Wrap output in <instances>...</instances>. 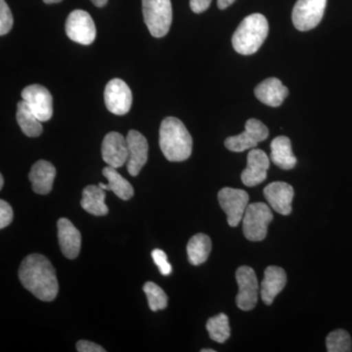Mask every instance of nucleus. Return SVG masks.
Wrapping results in <instances>:
<instances>
[{"instance_id":"a878e982","label":"nucleus","mask_w":352,"mask_h":352,"mask_svg":"<svg viewBox=\"0 0 352 352\" xmlns=\"http://www.w3.org/2000/svg\"><path fill=\"white\" fill-rule=\"evenodd\" d=\"M206 328L210 339L219 344H223L230 338L231 329L228 316L226 314H217L208 319Z\"/></svg>"},{"instance_id":"9d476101","label":"nucleus","mask_w":352,"mask_h":352,"mask_svg":"<svg viewBox=\"0 0 352 352\" xmlns=\"http://www.w3.org/2000/svg\"><path fill=\"white\" fill-rule=\"evenodd\" d=\"M66 34L71 41L89 45L96 38V27L91 16L85 10L73 11L66 21Z\"/></svg>"},{"instance_id":"f704fd0d","label":"nucleus","mask_w":352,"mask_h":352,"mask_svg":"<svg viewBox=\"0 0 352 352\" xmlns=\"http://www.w3.org/2000/svg\"><path fill=\"white\" fill-rule=\"evenodd\" d=\"M92 3L97 7H103L107 4L108 0H91Z\"/></svg>"},{"instance_id":"7c9ffc66","label":"nucleus","mask_w":352,"mask_h":352,"mask_svg":"<svg viewBox=\"0 0 352 352\" xmlns=\"http://www.w3.org/2000/svg\"><path fill=\"white\" fill-rule=\"evenodd\" d=\"M13 210L6 201H0V228L4 229L12 222Z\"/></svg>"},{"instance_id":"2eb2a0df","label":"nucleus","mask_w":352,"mask_h":352,"mask_svg":"<svg viewBox=\"0 0 352 352\" xmlns=\"http://www.w3.org/2000/svg\"><path fill=\"white\" fill-rule=\"evenodd\" d=\"M129 145V159H127V171L131 176H138L143 166L147 163L149 145L144 135L138 131L129 132L126 136Z\"/></svg>"},{"instance_id":"473e14b6","label":"nucleus","mask_w":352,"mask_h":352,"mask_svg":"<svg viewBox=\"0 0 352 352\" xmlns=\"http://www.w3.org/2000/svg\"><path fill=\"white\" fill-rule=\"evenodd\" d=\"M212 3V0H190V7L194 13L205 12Z\"/></svg>"},{"instance_id":"0eeeda50","label":"nucleus","mask_w":352,"mask_h":352,"mask_svg":"<svg viewBox=\"0 0 352 352\" xmlns=\"http://www.w3.org/2000/svg\"><path fill=\"white\" fill-rule=\"evenodd\" d=\"M327 6V0H298L294 6L292 20L296 29L307 32L318 25Z\"/></svg>"},{"instance_id":"aec40b11","label":"nucleus","mask_w":352,"mask_h":352,"mask_svg":"<svg viewBox=\"0 0 352 352\" xmlns=\"http://www.w3.org/2000/svg\"><path fill=\"white\" fill-rule=\"evenodd\" d=\"M55 176H56V168L52 164L44 160L36 162L32 166L29 175V179L32 182L34 193L39 195H46L50 193L52 190Z\"/></svg>"},{"instance_id":"c9c22d12","label":"nucleus","mask_w":352,"mask_h":352,"mask_svg":"<svg viewBox=\"0 0 352 352\" xmlns=\"http://www.w3.org/2000/svg\"><path fill=\"white\" fill-rule=\"evenodd\" d=\"M46 4H53V3H59L62 0H43Z\"/></svg>"},{"instance_id":"5701e85b","label":"nucleus","mask_w":352,"mask_h":352,"mask_svg":"<svg viewBox=\"0 0 352 352\" xmlns=\"http://www.w3.org/2000/svg\"><path fill=\"white\" fill-rule=\"evenodd\" d=\"M212 251V241L208 235L198 233L189 240L187 254L192 265H200L206 263Z\"/></svg>"},{"instance_id":"f03ea898","label":"nucleus","mask_w":352,"mask_h":352,"mask_svg":"<svg viewBox=\"0 0 352 352\" xmlns=\"http://www.w3.org/2000/svg\"><path fill=\"white\" fill-rule=\"evenodd\" d=\"M160 148L168 161L183 162L189 159L193 149V139L182 120L168 117L162 122Z\"/></svg>"},{"instance_id":"e433bc0d","label":"nucleus","mask_w":352,"mask_h":352,"mask_svg":"<svg viewBox=\"0 0 352 352\" xmlns=\"http://www.w3.org/2000/svg\"><path fill=\"white\" fill-rule=\"evenodd\" d=\"M98 185H99V186L101 187L102 189L106 190V191H107V190H109L108 184H104V183H99Z\"/></svg>"},{"instance_id":"c85d7f7f","label":"nucleus","mask_w":352,"mask_h":352,"mask_svg":"<svg viewBox=\"0 0 352 352\" xmlns=\"http://www.w3.org/2000/svg\"><path fill=\"white\" fill-rule=\"evenodd\" d=\"M13 27V16L6 0H0V36H6Z\"/></svg>"},{"instance_id":"c756f323","label":"nucleus","mask_w":352,"mask_h":352,"mask_svg":"<svg viewBox=\"0 0 352 352\" xmlns=\"http://www.w3.org/2000/svg\"><path fill=\"white\" fill-rule=\"evenodd\" d=\"M152 258L154 259V263L159 267L162 275H164V276L170 275L173 268H171V265L168 261V256H166V252L163 250L155 249L152 252Z\"/></svg>"},{"instance_id":"9b49d317","label":"nucleus","mask_w":352,"mask_h":352,"mask_svg":"<svg viewBox=\"0 0 352 352\" xmlns=\"http://www.w3.org/2000/svg\"><path fill=\"white\" fill-rule=\"evenodd\" d=\"M22 98L41 122L52 118L53 99L47 88L39 85H29L23 89Z\"/></svg>"},{"instance_id":"393cba45","label":"nucleus","mask_w":352,"mask_h":352,"mask_svg":"<svg viewBox=\"0 0 352 352\" xmlns=\"http://www.w3.org/2000/svg\"><path fill=\"white\" fill-rule=\"evenodd\" d=\"M103 175L108 179L109 190L113 192L120 199L127 201L133 197V187L115 168L106 166L103 168Z\"/></svg>"},{"instance_id":"b1692460","label":"nucleus","mask_w":352,"mask_h":352,"mask_svg":"<svg viewBox=\"0 0 352 352\" xmlns=\"http://www.w3.org/2000/svg\"><path fill=\"white\" fill-rule=\"evenodd\" d=\"M17 122L22 131L29 138H38L43 133L41 120L24 100L20 101L17 105Z\"/></svg>"},{"instance_id":"4c0bfd02","label":"nucleus","mask_w":352,"mask_h":352,"mask_svg":"<svg viewBox=\"0 0 352 352\" xmlns=\"http://www.w3.org/2000/svg\"><path fill=\"white\" fill-rule=\"evenodd\" d=\"M4 185V178L3 175H0V189H2V187H3Z\"/></svg>"},{"instance_id":"dca6fc26","label":"nucleus","mask_w":352,"mask_h":352,"mask_svg":"<svg viewBox=\"0 0 352 352\" xmlns=\"http://www.w3.org/2000/svg\"><path fill=\"white\" fill-rule=\"evenodd\" d=\"M264 197L271 208L282 215H289L292 212L295 190L286 182H272L263 190Z\"/></svg>"},{"instance_id":"6e6552de","label":"nucleus","mask_w":352,"mask_h":352,"mask_svg":"<svg viewBox=\"0 0 352 352\" xmlns=\"http://www.w3.org/2000/svg\"><path fill=\"white\" fill-rule=\"evenodd\" d=\"M268 135L270 131L263 122L256 119H250L245 122V131L227 138L224 145L230 151L244 152L256 148L259 142L266 140Z\"/></svg>"},{"instance_id":"2f4dec72","label":"nucleus","mask_w":352,"mask_h":352,"mask_svg":"<svg viewBox=\"0 0 352 352\" xmlns=\"http://www.w3.org/2000/svg\"><path fill=\"white\" fill-rule=\"evenodd\" d=\"M76 349L80 352H105L103 347L88 340H80L76 344Z\"/></svg>"},{"instance_id":"72a5a7b5","label":"nucleus","mask_w":352,"mask_h":352,"mask_svg":"<svg viewBox=\"0 0 352 352\" xmlns=\"http://www.w3.org/2000/svg\"><path fill=\"white\" fill-rule=\"evenodd\" d=\"M235 1L236 0H217V6H219L220 10H224Z\"/></svg>"},{"instance_id":"f3484780","label":"nucleus","mask_w":352,"mask_h":352,"mask_svg":"<svg viewBox=\"0 0 352 352\" xmlns=\"http://www.w3.org/2000/svg\"><path fill=\"white\" fill-rule=\"evenodd\" d=\"M58 241L60 249L67 258L75 259L80 254L82 235L68 219H60L57 222Z\"/></svg>"},{"instance_id":"58836bf2","label":"nucleus","mask_w":352,"mask_h":352,"mask_svg":"<svg viewBox=\"0 0 352 352\" xmlns=\"http://www.w3.org/2000/svg\"><path fill=\"white\" fill-rule=\"evenodd\" d=\"M201 352H215L214 349H201Z\"/></svg>"},{"instance_id":"cd10ccee","label":"nucleus","mask_w":352,"mask_h":352,"mask_svg":"<svg viewBox=\"0 0 352 352\" xmlns=\"http://www.w3.org/2000/svg\"><path fill=\"white\" fill-rule=\"evenodd\" d=\"M329 352H351L352 342L351 336L344 330H336L329 333L326 339Z\"/></svg>"},{"instance_id":"4468645a","label":"nucleus","mask_w":352,"mask_h":352,"mask_svg":"<svg viewBox=\"0 0 352 352\" xmlns=\"http://www.w3.org/2000/svg\"><path fill=\"white\" fill-rule=\"evenodd\" d=\"M270 160L266 153L261 149H252L247 157V168L243 170L241 179L245 186L254 187L266 179Z\"/></svg>"},{"instance_id":"1a4fd4ad","label":"nucleus","mask_w":352,"mask_h":352,"mask_svg":"<svg viewBox=\"0 0 352 352\" xmlns=\"http://www.w3.org/2000/svg\"><path fill=\"white\" fill-rule=\"evenodd\" d=\"M217 197L220 207L227 214L229 226H239L249 206V194L244 190L226 187L220 190Z\"/></svg>"},{"instance_id":"7ed1b4c3","label":"nucleus","mask_w":352,"mask_h":352,"mask_svg":"<svg viewBox=\"0 0 352 352\" xmlns=\"http://www.w3.org/2000/svg\"><path fill=\"white\" fill-rule=\"evenodd\" d=\"M268 32L270 25L263 14L254 13L248 16L234 32V50L241 55L254 54L267 38Z\"/></svg>"},{"instance_id":"20e7f679","label":"nucleus","mask_w":352,"mask_h":352,"mask_svg":"<svg viewBox=\"0 0 352 352\" xmlns=\"http://www.w3.org/2000/svg\"><path fill=\"white\" fill-rule=\"evenodd\" d=\"M143 17L154 38H163L170 31L173 23L170 0H142Z\"/></svg>"},{"instance_id":"423d86ee","label":"nucleus","mask_w":352,"mask_h":352,"mask_svg":"<svg viewBox=\"0 0 352 352\" xmlns=\"http://www.w3.org/2000/svg\"><path fill=\"white\" fill-rule=\"evenodd\" d=\"M236 280L239 287V293L236 296L237 307L243 311L254 309L258 303V295H261L256 272L250 266H241L236 271Z\"/></svg>"},{"instance_id":"f8f14e48","label":"nucleus","mask_w":352,"mask_h":352,"mask_svg":"<svg viewBox=\"0 0 352 352\" xmlns=\"http://www.w3.org/2000/svg\"><path fill=\"white\" fill-rule=\"evenodd\" d=\"M106 107L115 115L122 116L129 112L132 104L131 88L124 80L113 78L107 83L104 92Z\"/></svg>"},{"instance_id":"f257e3e1","label":"nucleus","mask_w":352,"mask_h":352,"mask_svg":"<svg viewBox=\"0 0 352 352\" xmlns=\"http://www.w3.org/2000/svg\"><path fill=\"white\" fill-rule=\"evenodd\" d=\"M21 283L43 302H52L59 292L56 271L43 254H32L24 258L19 268Z\"/></svg>"},{"instance_id":"a211bd4d","label":"nucleus","mask_w":352,"mask_h":352,"mask_svg":"<svg viewBox=\"0 0 352 352\" xmlns=\"http://www.w3.org/2000/svg\"><path fill=\"white\" fill-rule=\"evenodd\" d=\"M287 284V274L279 266H268L264 272L261 285V296L266 305H272L278 294L281 293Z\"/></svg>"},{"instance_id":"bb28decb","label":"nucleus","mask_w":352,"mask_h":352,"mask_svg":"<svg viewBox=\"0 0 352 352\" xmlns=\"http://www.w3.org/2000/svg\"><path fill=\"white\" fill-rule=\"evenodd\" d=\"M143 291L147 296L148 305L152 311L163 310L168 307V298L161 287L153 282H147L143 286Z\"/></svg>"},{"instance_id":"4be33fe9","label":"nucleus","mask_w":352,"mask_h":352,"mask_svg":"<svg viewBox=\"0 0 352 352\" xmlns=\"http://www.w3.org/2000/svg\"><path fill=\"white\" fill-rule=\"evenodd\" d=\"M106 190L96 185H89L82 191V199L80 205L88 214L102 217L109 212V208L105 204Z\"/></svg>"},{"instance_id":"ddd939ff","label":"nucleus","mask_w":352,"mask_h":352,"mask_svg":"<svg viewBox=\"0 0 352 352\" xmlns=\"http://www.w3.org/2000/svg\"><path fill=\"white\" fill-rule=\"evenodd\" d=\"M102 157L108 166L115 168H122L129 159V145L126 138L119 132H110L102 143Z\"/></svg>"},{"instance_id":"39448f33","label":"nucleus","mask_w":352,"mask_h":352,"mask_svg":"<svg viewBox=\"0 0 352 352\" xmlns=\"http://www.w3.org/2000/svg\"><path fill=\"white\" fill-rule=\"evenodd\" d=\"M273 220L271 208L264 203H252L248 206L243 217V232L252 242L265 239L268 226Z\"/></svg>"},{"instance_id":"6ab92c4d","label":"nucleus","mask_w":352,"mask_h":352,"mask_svg":"<svg viewBox=\"0 0 352 352\" xmlns=\"http://www.w3.org/2000/svg\"><path fill=\"white\" fill-rule=\"evenodd\" d=\"M254 94L261 103L270 107H279L289 94V90L276 78L264 80L254 88Z\"/></svg>"},{"instance_id":"412c9836","label":"nucleus","mask_w":352,"mask_h":352,"mask_svg":"<svg viewBox=\"0 0 352 352\" xmlns=\"http://www.w3.org/2000/svg\"><path fill=\"white\" fill-rule=\"evenodd\" d=\"M272 163L285 170H292L296 164V157L292 150V142L287 136H278L270 145Z\"/></svg>"}]
</instances>
